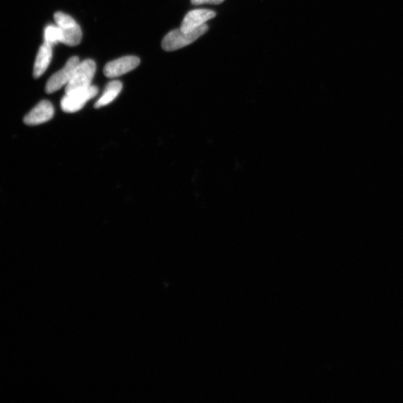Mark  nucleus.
<instances>
[{"mask_svg":"<svg viewBox=\"0 0 403 403\" xmlns=\"http://www.w3.org/2000/svg\"><path fill=\"white\" fill-rule=\"evenodd\" d=\"M54 115V108L51 102L43 100L24 118V123L29 126H37L50 120Z\"/></svg>","mask_w":403,"mask_h":403,"instance_id":"nucleus-8","label":"nucleus"},{"mask_svg":"<svg viewBox=\"0 0 403 403\" xmlns=\"http://www.w3.org/2000/svg\"><path fill=\"white\" fill-rule=\"evenodd\" d=\"M55 21L62 33V43L70 46H77L82 39L80 26L70 15L63 12H56L54 15Z\"/></svg>","mask_w":403,"mask_h":403,"instance_id":"nucleus-2","label":"nucleus"},{"mask_svg":"<svg viewBox=\"0 0 403 403\" xmlns=\"http://www.w3.org/2000/svg\"><path fill=\"white\" fill-rule=\"evenodd\" d=\"M80 61L77 56H73L65 64V66L53 75L49 79L46 86V91L53 93L60 90L62 87L67 86L73 77V75L76 71Z\"/></svg>","mask_w":403,"mask_h":403,"instance_id":"nucleus-5","label":"nucleus"},{"mask_svg":"<svg viewBox=\"0 0 403 403\" xmlns=\"http://www.w3.org/2000/svg\"><path fill=\"white\" fill-rule=\"evenodd\" d=\"M208 30V26L205 24L189 32H183L181 29L173 30L164 37L162 43V48L165 51L171 52L185 48L198 40Z\"/></svg>","mask_w":403,"mask_h":403,"instance_id":"nucleus-1","label":"nucleus"},{"mask_svg":"<svg viewBox=\"0 0 403 403\" xmlns=\"http://www.w3.org/2000/svg\"><path fill=\"white\" fill-rule=\"evenodd\" d=\"M96 72V64L91 59L79 62L73 77L65 88V92L88 88L91 86V81Z\"/></svg>","mask_w":403,"mask_h":403,"instance_id":"nucleus-3","label":"nucleus"},{"mask_svg":"<svg viewBox=\"0 0 403 403\" xmlns=\"http://www.w3.org/2000/svg\"><path fill=\"white\" fill-rule=\"evenodd\" d=\"M140 64L136 56H125L108 63L104 68V74L108 78H115L135 69Z\"/></svg>","mask_w":403,"mask_h":403,"instance_id":"nucleus-6","label":"nucleus"},{"mask_svg":"<svg viewBox=\"0 0 403 403\" xmlns=\"http://www.w3.org/2000/svg\"><path fill=\"white\" fill-rule=\"evenodd\" d=\"M62 33L60 28L56 25H49L44 30V43L53 46V45L62 43Z\"/></svg>","mask_w":403,"mask_h":403,"instance_id":"nucleus-11","label":"nucleus"},{"mask_svg":"<svg viewBox=\"0 0 403 403\" xmlns=\"http://www.w3.org/2000/svg\"><path fill=\"white\" fill-rule=\"evenodd\" d=\"M122 88H123V86H122V83L119 81L109 82L104 92H103L102 95L95 103V108L100 109L104 107L111 102H113L120 95Z\"/></svg>","mask_w":403,"mask_h":403,"instance_id":"nucleus-10","label":"nucleus"},{"mask_svg":"<svg viewBox=\"0 0 403 403\" xmlns=\"http://www.w3.org/2000/svg\"><path fill=\"white\" fill-rule=\"evenodd\" d=\"M98 89L96 86H90L88 88L73 91L66 93L61 102L62 109L73 113L82 109L87 102L97 95Z\"/></svg>","mask_w":403,"mask_h":403,"instance_id":"nucleus-4","label":"nucleus"},{"mask_svg":"<svg viewBox=\"0 0 403 403\" xmlns=\"http://www.w3.org/2000/svg\"><path fill=\"white\" fill-rule=\"evenodd\" d=\"M216 16V13L208 9H196L187 13L182 23L180 29L185 32H191L206 24V22Z\"/></svg>","mask_w":403,"mask_h":403,"instance_id":"nucleus-7","label":"nucleus"},{"mask_svg":"<svg viewBox=\"0 0 403 403\" xmlns=\"http://www.w3.org/2000/svg\"><path fill=\"white\" fill-rule=\"evenodd\" d=\"M224 0H191V3L194 5H200L205 3L209 4H221Z\"/></svg>","mask_w":403,"mask_h":403,"instance_id":"nucleus-12","label":"nucleus"},{"mask_svg":"<svg viewBox=\"0 0 403 403\" xmlns=\"http://www.w3.org/2000/svg\"><path fill=\"white\" fill-rule=\"evenodd\" d=\"M53 50L52 46L44 43L40 48L36 56L34 65V77L39 78L42 76L46 69L48 68L52 60Z\"/></svg>","mask_w":403,"mask_h":403,"instance_id":"nucleus-9","label":"nucleus"}]
</instances>
